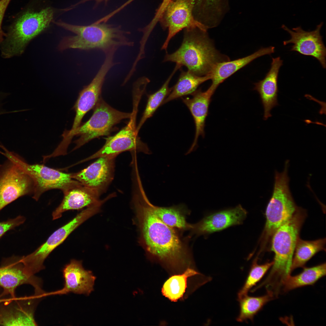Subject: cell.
Wrapping results in <instances>:
<instances>
[{
  "instance_id": "1",
  "label": "cell",
  "mask_w": 326,
  "mask_h": 326,
  "mask_svg": "<svg viewBox=\"0 0 326 326\" xmlns=\"http://www.w3.org/2000/svg\"><path fill=\"white\" fill-rule=\"evenodd\" d=\"M133 193L139 242L148 257L171 270L188 267L191 256L186 241L176 229L166 225L156 215L142 186L135 187Z\"/></svg>"
},
{
  "instance_id": "2",
  "label": "cell",
  "mask_w": 326,
  "mask_h": 326,
  "mask_svg": "<svg viewBox=\"0 0 326 326\" xmlns=\"http://www.w3.org/2000/svg\"><path fill=\"white\" fill-rule=\"evenodd\" d=\"M206 31L197 27L184 29L181 46L173 53H167L163 62L185 66L198 76H211L217 64L230 59L216 49Z\"/></svg>"
},
{
  "instance_id": "3",
  "label": "cell",
  "mask_w": 326,
  "mask_h": 326,
  "mask_svg": "<svg viewBox=\"0 0 326 326\" xmlns=\"http://www.w3.org/2000/svg\"><path fill=\"white\" fill-rule=\"evenodd\" d=\"M306 216V211L299 207L290 219L273 234L269 250L274 254L273 263L268 275L261 283L262 286L279 290L290 275L295 247Z\"/></svg>"
},
{
  "instance_id": "4",
  "label": "cell",
  "mask_w": 326,
  "mask_h": 326,
  "mask_svg": "<svg viewBox=\"0 0 326 326\" xmlns=\"http://www.w3.org/2000/svg\"><path fill=\"white\" fill-rule=\"evenodd\" d=\"M57 25L76 34L66 37L60 41L58 49L61 51L69 49L82 50L100 49L105 53L117 50L122 46H133V42L127 37L128 34L121 29L104 23L96 22L88 25L69 24L59 20L53 22Z\"/></svg>"
},
{
  "instance_id": "5",
  "label": "cell",
  "mask_w": 326,
  "mask_h": 326,
  "mask_svg": "<svg viewBox=\"0 0 326 326\" xmlns=\"http://www.w3.org/2000/svg\"><path fill=\"white\" fill-rule=\"evenodd\" d=\"M288 165L287 160L283 172H275L273 193L265 211V224L258 242V253L260 254L269 250L274 233L290 219L299 208L289 188Z\"/></svg>"
},
{
  "instance_id": "6",
  "label": "cell",
  "mask_w": 326,
  "mask_h": 326,
  "mask_svg": "<svg viewBox=\"0 0 326 326\" xmlns=\"http://www.w3.org/2000/svg\"><path fill=\"white\" fill-rule=\"evenodd\" d=\"M57 10L48 6L25 11L10 27L1 43L2 57L8 58L21 54L30 41L55 21Z\"/></svg>"
},
{
  "instance_id": "7",
  "label": "cell",
  "mask_w": 326,
  "mask_h": 326,
  "mask_svg": "<svg viewBox=\"0 0 326 326\" xmlns=\"http://www.w3.org/2000/svg\"><path fill=\"white\" fill-rule=\"evenodd\" d=\"M93 108V113L88 120L63 137L65 141L70 143L74 136H80L74 141L75 146L72 151L94 139L109 135L116 125L123 120L129 119L132 115V113L120 111L113 108L101 97Z\"/></svg>"
},
{
  "instance_id": "8",
  "label": "cell",
  "mask_w": 326,
  "mask_h": 326,
  "mask_svg": "<svg viewBox=\"0 0 326 326\" xmlns=\"http://www.w3.org/2000/svg\"><path fill=\"white\" fill-rule=\"evenodd\" d=\"M100 206L96 204L88 207L72 219L54 232L43 244L31 253L22 257L26 272L34 275L43 270L44 262L50 254L61 244L75 229L100 210Z\"/></svg>"
},
{
  "instance_id": "9",
  "label": "cell",
  "mask_w": 326,
  "mask_h": 326,
  "mask_svg": "<svg viewBox=\"0 0 326 326\" xmlns=\"http://www.w3.org/2000/svg\"><path fill=\"white\" fill-rule=\"evenodd\" d=\"M138 106L137 104H133L131 116L125 126L115 134L106 138L105 143L101 149L89 157L77 163L76 165L104 156L119 155L126 151L150 154L151 152L147 145L140 140L136 131V117Z\"/></svg>"
},
{
  "instance_id": "10",
  "label": "cell",
  "mask_w": 326,
  "mask_h": 326,
  "mask_svg": "<svg viewBox=\"0 0 326 326\" xmlns=\"http://www.w3.org/2000/svg\"><path fill=\"white\" fill-rule=\"evenodd\" d=\"M10 159L19 165L29 175L33 183V198L37 201L45 192L52 189L62 191L75 181L70 173L50 168L44 165H30L14 154Z\"/></svg>"
},
{
  "instance_id": "11",
  "label": "cell",
  "mask_w": 326,
  "mask_h": 326,
  "mask_svg": "<svg viewBox=\"0 0 326 326\" xmlns=\"http://www.w3.org/2000/svg\"><path fill=\"white\" fill-rule=\"evenodd\" d=\"M195 0H172L159 21L164 29H168L167 37L161 48L166 52L172 38L183 29L197 27L206 31L207 27L193 16Z\"/></svg>"
},
{
  "instance_id": "12",
  "label": "cell",
  "mask_w": 326,
  "mask_h": 326,
  "mask_svg": "<svg viewBox=\"0 0 326 326\" xmlns=\"http://www.w3.org/2000/svg\"><path fill=\"white\" fill-rule=\"evenodd\" d=\"M103 64L90 83L80 91L74 106L75 115L72 127L66 130L69 134L80 125L85 114L93 108L101 97L102 88L105 77L111 68L117 63L114 62V54L112 53L105 54Z\"/></svg>"
},
{
  "instance_id": "13",
  "label": "cell",
  "mask_w": 326,
  "mask_h": 326,
  "mask_svg": "<svg viewBox=\"0 0 326 326\" xmlns=\"http://www.w3.org/2000/svg\"><path fill=\"white\" fill-rule=\"evenodd\" d=\"M9 161L0 173V211L18 198L33 192V182L29 175L20 165Z\"/></svg>"
},
{
  "instance_id": "14",
  "label": "cell",
  "mask_w": 326,
  "mask_h": 326,
  "mask_svg": "<svg viewBox=\"0 0 326 326\" xmlns=\"http://www.w3.org/2000/svg\"><path fill=\"white\" fill-rule=\"evenodd\" d=\"M21 258L12 256L2 260L0 266V287L3 290V295L14 296L16 289L24 284L32 286L35 292H44L42 289L43 282L41 278L26 273Z\"/></svg>"
},
{
  "instance_id": "15",
  "label": "cell",
  "mask_w": 326,
  "mask_h": 326,
  "mask_svg": "<svg viewBox=\"0 0 326 326\" xmlns=\"http://www.w3.org/2000/svg\"><path fill=\"white\" fill-rule=\"evenodd\" d=\"M118 155L99 157L86 168L76 173H70L71 177L101 195L106 190L113 179L115 160Z\"/></svg>"
},
{
  "instance_id": "16",
  "label": "cell",
  "mask_w": 326,
  "mask_h": 326,
  "mask_svg": "<svg viewBox=\"0 0 326 326\" xmlns=\"http://www.w3.org/2000/svg\"><path fill=\"white\" fill-rule=\"evenodd\" d=\"M323 24V23L321 22L317 26L315 30L311 31H305L301 27L293 28V31H292L284 24L281 28L291 36L290 39L283 42L284 45L292 43L291 51L315 58L322 67L325 69L326 49L320 33Z\"/></svg>"
},
{
  "instance_id": "17",
  "label": "cell",
  "mask_w": 326,
  "mask_h": 326,
  "mask_svg": "<svg viewBox=\"0 0 326 326\" xmlns=\"http://www.w3.org/2000/svg\"><path fill=\"white\" fill-rule=\"evenodd\" d=\"M63 288L50 295L73 293L89 295L93 290L95 277L91 271L85 270L81 260H71L62 270Z\"/></svg>"
},
{
  "instance_id": "18",
  "label": "cell",
  "mask_w": 326,
  "mask_h": 326,
  "mask_svg": "<svg viewBox=\"0 0 326 326\" xmlns=\"http://www.w3.org/2000/svg\"><path fill=\"white\" fill-rule=\"evenodd\" d=\"M248 212L241 205L234 208L221 211L206 216L193 224L191 229L197 235L209 234L230 226L241 224Z\"/></svg>"
},
{
  "instance_id": "19",
  "label": "cell",
  "mask_w": 326,
  "mask_h": 326,
  "mask_svg": "<svg viewBox=\"0 0 326 326\" xmlns=\"http://www.w3.org/2000/svg\"><path fill=\"white\" fill-rule=\"evenodd\" d=\"M62 191L64 197L60 204L53 212V220L60 218L65 212L88 207L100 200V195L97 191L75 180Z\"/></svg>"
},
{
  "instance_id": "20",
  "label": "cell",
  "mask_w": 326,
  "mask_h": 326,
  "mask_svg": "<svg viewBox=\"0 0 326 326\" xmlns=\"http://www.w3.org/2000/svg\"><path fill=\"white\" fill-rule=\"evenodd\" d=\"M214 92L209 87L204 91L199 89L191 94L192 96L191 98L181 97L183 102L187 107L192 116L195 126L194 141L186 155L191 152L196 148L199 136L204 137L206 119L208 115L209 107L212 97Z\"/></svg>"
},
{
  "instance_id": "21",
  "label": "cell",
  "mask_w": 326,
  "mask_h": 326,
  "mask_svg": "<svg viewBox=\"0 0 326 326\" xmlns=\"http://www.w3.org/2000/svg\"><path fill=\"white\" fill-rule=\"evenodd\" d=\"M283 65V60L280 57L272 58L270 68L264 78L254 83V89L259 94L264 107V120L272 116L271 110L278 105V77Z\"/></svg>"
},
{
  "instance_id": "22",
  "label": "cell",
  "mask_w": 326,
  "mask_h": 326,
  "mask_svg": "<svg viewBox=\"0 0 326 326\" xmlns=\"http://www.w3.org/2000/svg\"><path fill=\"white\" fill-rule=\"evenodd\" d=\"M274 52L275 47L273 46L262 48L247 56L218 63L211 73L212 82L209 88L215 91L220 84L238 70L254 59L266 55H270Z\"/></svg>"
},
{
  "instance_id": "23",
  "label": "cell",
  "mask_w": 326,
  "mask_h": 326,
  "mask_svg": "<svg viewBox=\"0 0 326 326\" xmlns=\"http://www.w3.org/2000/svg\"><path fill=\"white\" fill-rule=\"evenodd\" d=\"M211 76H199L189 71L181 70L178 79L162 104L192 94L201 84L211 79Z\"/></svg>"
},
{
  "instance_id": "24",
  "label": "cell",
  "mask_w": 326,
  "mask_h": 326,
  "mask_svg": "<svg viewBox=\"0 0 326 326\" xmlns=\"http://www.w3.org/2000/svg\"><path fill=\"white\" fill-rule=\"evenodd\" d=\"M153 211L157 216L168 226L181 231L191 230L192 224L186 221L185 207L180 204L170 207H160L152 204Z\"/></svg>"
},
{
  "instance_id": "25",
  "label": "cell",
  "mask_w": 326,
  "mask_h": 326,
  "mask_svg": "<svg viewBox=\"0 0 326 326\" xmlns=\"http://www.w3.org/2000/svg\"><path fill=\"white\" fill-rule=\"evenodd\" d=\"M326 238L314 241L303 240L299 238L295 247L291 267V271L303 267L306 263L319 251H325Z\"/></svg>"
},
{
  "instance_id": "26",
  "label": "cell",
  "mask_w": 326,
  "mask_h": 326,
  "mask_svg": "<svg viewBox=\"0 0 326 326\" xmlns=\"http://www.w3.org/2000/svg\"><path fill=\"white\" fill-rule=\"evenodd\" d=\"M326 263L316 266L304 268L302 272L297 275H290L284 282L283 287L284 292L315 283L320 278L325 276Z\"/></svg>"
},
{
  "instance_id": "27",
  "label": "cell",
  "mask_w": 326,
  "mask_h": 326,
  "mask_svg": "<svg viewBox=\"0 0 326 326\" xmlns=\"http://www.w3.org/2000/svg\"><path fill=\"white\" fill-rule=\"evenodd\" d=\"M200 274L193 269L187 268L183 273L172 276L165 282L162 288V294L172 301H177L185 292L188 278Z\"/></svg>"
},
{
  "instance_id": "28",
  "label": "cell",
  "mask_w": 326,
  "mask_h": 326,
  "mask_svg": "<svg viewBox=\"0 0 326 326\" xmlns=\"http://www.w3.org/2000/svg\"><path fill=\"white\" fill-rule=\"evenodd\" d=\"M181 68L180 66L176 64L172 73L162 86L155 92L149 95L145 108L137 126L136 131L138 133L144 123L153 116L170 93L171 88H170L169 86L170 82L175 72Z\"/></svg>"
},
{
  "instance_id": "29",
  "label": "cell",
  "mask_w": 326,
  "mask_h": 326,
  "mask_svg": "<svg viewBox=\"0 0 326 326\" xmlns=\"http://www.w3.org/2000/svg\"><path fill=\"white\" fill-rule=\"evenodd\" d=\"M273 297L272 293L267 292L266 295L262 296H250L247 295L238 299L240 312L237 321L239 322L248 320L253 321L255 315Z\"/></svg>"
},
{
  "instance_id": "30",
  "label": "cell",
  "mask_w": 326,
  "mask_h": 326,
  "mask_svg": "<svg viewBox=\"0 0 326 326\" xmlns=\"http://www.w3.org/2000/svg\"><path fill=\"white\" fill-rule=\"evenodd\" d=\"M258 258L256 257L253 261L245 283L238 293V299L248 295V291L260 280L273 265V261L258 264Z\"/></svg>"
},
{
  "instance_id": "31",
  "label": "cell",
  "mask_w": 326,
  "mask_h": 326,
  "mask_svg": "<svg viewBox=\"0 0 326 326\" xmlns=\"http://www.w3.org/2000/svg\"><path fill=\"white\" fill-rule=\"evenodd\" d=\"M172 0H163L161 4L158 9L155 15L150 23L145 27L140 29L143 33L142 38L145 40H147L154 28L159 21L167 6Z\"/></svg>"
},
{
  "instance_id": "32",
  "label": "cell",
  "mask_w": 326,
  "mask_h": 326,
  "mask_svg": "<svg viewBox=\"0 0 326 326\" xmlns=\"http://www.w3.org/2000/svg\"><path fill=\"white\" fill-rule=\"evenodd\" d=\"M25 220L24 216H18L14 218L0 222V238L8 231L23 224Z\"/></svg>"
},
{
  "instance_id": "33",
  "label": "cell",
  "mask_w": 326,
  "mask_h": 326,
  "mask_svg": "<svg viewBox=\"0 0 326 326\" xmlns=\"http://www.w3.org/2000/svg\"><path fill=\"white\" fill-rule=\"evenodd\" d=\"M11 0H0V43L4 40V37L6 36L1 28V25L3 18L6 10Z\"/></svg>"
},
{
  "instance_id": "34",
  "label": "cell",
  "mask_w": 326,
  "mask_h": 326,
  "mask_svg": "<svg viewBox=\"0 0 326 326\" xmlns=\"http://www.w3.org/2000/svg\"><path fill=\"white\" fill-rule=\"evenodd\" d=\"M9 94L8 93L0 92V115L7 113H16L18 112V110L8 111L3 107L4 104V101L7 97Z\"/></svg>"
},
{
  "instance_id": "35",
  "label": "cell",
  "mask_w": 326,
  "mask_h": 326,
  "mask_svg": "<svg viewBox=\"0 0 326 326\" xmlns=\"http://www.w3.org/2000/svg\"><path fill=\"white\" fill-rule=\"evenodd\" d=\"M108 0H80L79 1L75 4L69 7V8L70 10L73 9L75 8L77 6L79 5L83 4L87 2L90 1H95L96 3H99L103 1H105V2L107 1Z\"/></svg>"
},
{
  "instance_id": "36",
  "label": "cell",
  "mask_w": 326,
  "mask_h": 326,
  "mask_svg": "<svg viewBox=\"0 0 326 326\" xmlns=\"http://www.w3.org/2000/svg\"><path fill=\"white\" fill-rule=\"evenodd\" d=\"M134 0H128L123 5H121L120 7L118 8L115 10L113 11L114 14H116L121 10L123 8L125 7L127 5L131 3Z\"/></svg>"
},
{
  "instance_id": "37",
  "label": "cell",
  "mask_w": 326,
  "mask_h": 326,
  "mask_svg": "<svg viewBox=\"0 0 326 326\" xmlns=\"http://www.w3.org/2000/svg\"><path fill=\"white\" fill-rule=\"evenodd\" d=\"M148 79H149V78H148ZM149 81H150V80H149Z\"/></svg>"
}]
</instances>
